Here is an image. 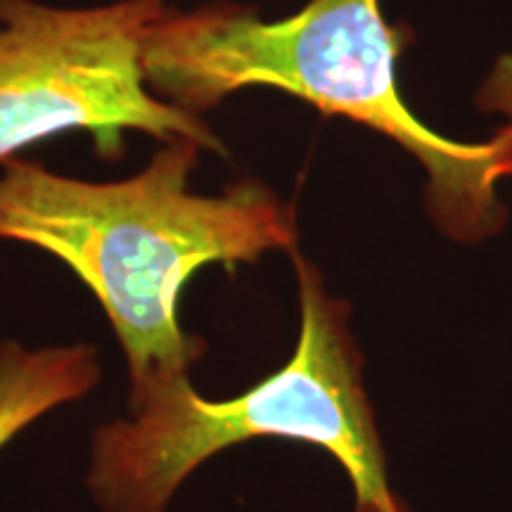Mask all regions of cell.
<instances>
[{"label":"cell","instance_id":"6da1fadb","mask_svg":"<svg viewBox=\"0 0 512 512\" xmlns=\"http://www.w3.org/2000/svg\"><path fill=\"white\" fill-rule=\"evenodd\" d=\"M202 150L169 140L136 176L110 183L29 159L0 164V240L55 256L93 292L124 349L128 394L190 373L207 351L178 323L181 292L200 268L297 249V211L266 183L245 178L219 195L190 188Z\"/></svg>","mask_w":512,"mask_h":512},{"label":"cell","instance_id":"7a4b0ae2","mask_svg":"<svg viewBox=\"0 0 512 512\" xmlns=\"http://www.w3.org/2000/svg\"><path fill=\"white\" fill-rule=\"evenodd\" d=\"M411 34L384 19L382 0H309L283 19L209 3L166 8L143 48L150 91L202 117L245 88H278L332 117L382 133L427 171L425 204L448 240L479 245L501 233L494 140L460 143L415 117L399 88Z\"/></svg>","mask_w":512,"mask_h":512},{"label":"cell","instance_id":"3957f363","mask_svg":"<svg viewBox=\"0 0 512 512\" xmlns=\"http://www.w3.org/2000/svg\"><path fill=\"white\" fill-rule=\"evenodd\" d=\"M292 261L302 320L290 361L233 399H204L190 373L155 377L128 394L131 418L93 437L88 486L102 510L166 512L204 460L252 439L323 448L344 467L356 498L392 496L349 304L328 292L299 249Z\"/></svg>","mask_w":512,"mask_h":512},{"label":"cell","instance_id":"277c9868","mask_svg":"<svg viewBox=\"0 0 512 512\" xmlns=\"http://www.w3.org/2000/svg\"><path fill=\"white\" fill-rule=\"evenodd\" d=\"M164 0L55 8L0 0V164L62 133H88L102 157H119L124 133L162 143L188 138L226 152L207 121L150 91L143 48Z\"/></svg>","mask_w":512,"mask_h":512},{"label":"cell","instance_id":"5b68a950","mask_svg":"<svg viewBox=\"0 0 512 512\" xmlns=\"http://www.w3.org/2000/svg\"><path fill=\"white\" fill-rule=\"evenodd\" d=\"M98 382V349L91 344L43 349L0 344V448L41 415L83 399Z\"/></svg>","mask_w":512,"mask_h":512},{"label":"cell","instance_id":"8992f818","mask_svg":"<svg viewBox=\"0 0 512 512\" xmlns=\"http://www.w3.org/2000/svg\"><path fill=\"white\" fill-rule=\"evenodd\" d=\"M479 112H496L505 124L491 136L498 152V181L512 176V55L498 57L477 93Z\"/></svg>","mask_w":512,"mask_h":512},{"label":"cell","instance_id":"52a82bcc","mask_svg":"<svg viewBox=\"0 0 512 512\" xmlns=\"http://www.w3.org/2000/svg\"><path fill=\"white\" fill-rule=\"evenodd\" d=\"M354 512H413L399 496L387 498H356Z\"/></svg>","mask_w":512,"mask_h":512}]
</instances>
